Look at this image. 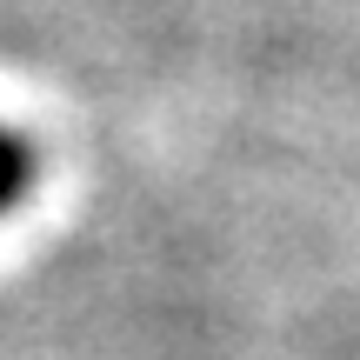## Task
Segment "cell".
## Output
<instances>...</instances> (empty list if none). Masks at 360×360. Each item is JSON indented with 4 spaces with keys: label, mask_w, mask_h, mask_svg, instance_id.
Listing matches in <instances>:
<instances>
[{
    "label": "cell",
    "mask_w": 360,
    "mask_h": 360,
    "mask_svg": "<svg viewBox=\"0 0 360 360\" xmlns=\"http://www.w3.org/2000/svg\"><path fill=\"white\" fill-rule=\"evenodd\" d=\"M27 193H34V147L0 127V214H13Z\"/></svg>",
    "instance_id": "6da1fadb"
}]
</instances>
